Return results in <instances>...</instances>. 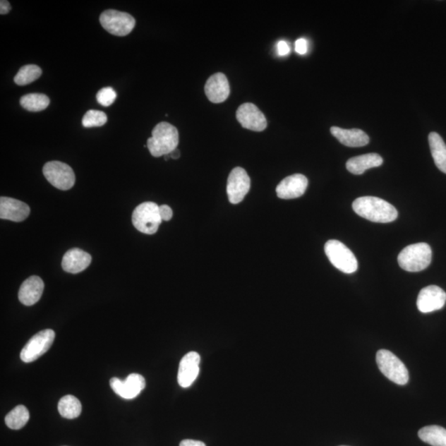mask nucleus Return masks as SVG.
I'll use <instances>...</instances> for the list:
<instances>
[{"label":"nucleus","mask_w":446,"mask_h":446,"mask_svg":"<svg viewBox=\"0 0 446 446\" xmlns=\"http://www.w3.org/2000/svg\"><path fill=\"white\" fill-rule=\"evenodd\" d=\"M352 207L358 216L373 222H392L395 221L399 215L394 206L377 197L358 198L354 201Z\"/></svg>","instance_id":"f257e3e1"},{"label":"nucleus","mask_w":446,"mask_h":446,"mask_svg":"<svg viewBox=\"0 0 446 446\" xmlns=\"http://www.w3.org/2000/svg\"><path fill=\"white\" fill-rule=\"evenodd\" d=\"M208 100L213 104H220L226 101L230 95V85L227 76L222 73H217L208 78L205 87Z\"/></svg>","instance_id":"dca6fc26"},{"label":"nucleus","mask_w":446,"mask_h":446,"mask_svg":"<svg viewBox=\"0 0 446 446\" xmlns=\"http://www.w3.org/2000/svg\"><path fill=\"white\" fill-rule=\"evenodd\" d=\"M110 386L115 394L124 399H133L145 389V380L143 375L132 374L127 379L122 380L119 378H112Z\"/></svg>","instance_id":"f8f14e48"},{"label":"nucleus","mask_w":446,"mask_h":446,"mask_svg":"<svg viewBox=\"0 0 446 446\" xmlns=\"http://www.w3.org/2000/svg\"><path fill=\"white\" fill-rule=\"evenodd\" d=\"M325 253L334 267L345 274L355 273L358 263L355 255L342 242L330 240L325 245Z\"/></svg>","instance_id":"39448f33"},{"label":"nucleus","mask_w":446,"mask_h":446,"mask_svg":"<svg viewBox=\"0 0 446 446\" xmlns=\"http://www.w3.org/2000/svg\"><path fill=\"white\" fill-rule=\"evenodd\" d=\"M200 354L191 351L186 354L179 363L178 382L179 386L186 389L191 387L200 374Z\"/></svg>","instance_id":"4468645a"},{"label":"nucleus","mask_w":446,"mask_h":446,"mask_svg":"<svg viewBox=\"0 0 446 446\" xmlns=\"http://www.w3.org/2000/svg\"><path fill=\"white\" fill-rule=\"evenodd\" d=\"M11 11V4H9L8 1H6V0H1V1H0V13L4 16V14H7Z\"/></svg>","instance_id":"72a5a7b5"},{"label":"nucleus","mask_w":446,"mask_h":446,"mask_svg":"<svg viewBox=\"0 0 446 446\" xmlns=\"http://www.w3.org/2000/svg\"><path fill=\"white\" fill-rule=\"evenodd\" d=\"M159 215H161L162 221L168 222L171 219L173 211L168 205L159 206Z\"/></svg>","instance_id":"7c9ffc66"},{"label":"nucleus","mask_w":446,"mask_h":446,"mask_svg":"<svg viewBox=\"0 0 446 446\" xmlns=\"http://www.w3.org/2000/svg\"><path fill=\"white\" fill-rule=\"evenodd\" d=\"M96 99L100 104L109 107L113 104L116 99H117V93L111 87H106V88L101 89L98 92Z\"/></svg>","instance_id":"c85d7f7f"},{"label":"nucleus","mask_w":446,"mask_h":446,"mask_svg":"<svg viewBox=\"0 0 446 446\" xmlns=\"http://www.w3.org/2000/svg\"><path fill=\"white\" fill-rule=\"evenodd\" d=\"M91 255L79 248L68 251L62 259V269L66 272L78 274L89 267Z\"/></svg>","instance_id":"6ab92c4d"},{"label":"nucleus","mask_w":446,"mask_h":446,"mask_svg":"<svg viewBox=\"0 0 446 446\" xmlns=\"http://www.w3.org/2000/svg\"><path fill=\"white\" fill-rule=\"evenodd\" d=\"M100 21L107 32L118 37L128 35L135 25V18L131 14L114 9L102 13Z\"/></svg>","instance_id":"0eeeda50"},{"label":"nucleus","mask_w":446,"mask_h":446,"mask_svg":"<svg viewBox=\"0 0 446 446\" xmlns=\"http://www.w3.org/2000/svg\"><path fill=\"white\" fill-rule=\"evenodd\" d=\"M446 293L435 285H430L421 290L416 305L421 313L438 311L445 306Z\"/></svg>","instance_id":"ddd939ff"},{"label":"nucleus","mask_w":446,"mask_h":446,"mask_svg":"<svg viewBox=\"0 0 446 446\" xmlns=\"http://www.w3.org/2000/svg\"><path fill=\"white\" fill-rule=\"evenodd\" d=\"M382 162H384V159H382L379 154H366L348 159L346 169L349 172L356 174V176H360V174L365 173L368 169L382 166Z\"/></svg>","instance_id":"412c9836"},{"label":"nucleus","mask_w":446,"mask_h":446,"mask_svg":"<svg viewBox=\"0 0 446 446\" xmlns=\"http://www.w3.org/2000/svg\"><path fill=\"white\" fill-rule=\"evenodd\" d=\"M430 246L428 244L421 242L405 247L400 252L397 261L402 270L409 272H419L428 268L431 263Z\"/></svg>","instance_id":"7ed1b4c3"},{"label":"nucleus","mask_w":446,"mask_h":446,"mask_svg":"<svg viewBox=\"0 0 446 446\" xmlns=\"http://www.w3.org/2000/svg\"><path fill=\"white\" fill-rule=\"evenodd\" d=\"M169 157L174 159H179V157H181V152H179L178 149H176L171 154H169Z\"/></svg>","instance_id":"f704fd0d"},{"label":"nucleus","mask_w":446,"mask_h":446,"mask_svg":"<svg viewBox=\"0 0 446 446\" xmlns=\"http://www.w3.org/2000/svg\"><path fill=\"white\" fill-rule=\"evenodd\" d=\"M30 414L25 406L18 405L6 416V424L12 430H20L28 423Z\"/></svg>","instance_id":"393cba45"},{"label":"nucleus","mask_w":446,"mask_h":446,"mask_svg":"<svg viewBox=\"0 0 446 446\" xmlns=\"http://www.w3.org/2000/svg\"><path fill=\"white\" fill-rule=\"evenodd\" d=\"M419 438L433 446H446V430L439 426H428L421 428Z\"/></svg>","instance_id":"5701e85b"},{"label":"nucleus","mask_w":446,"mask_h":446,"mask_svg":"<svg viewBox=\"0 0 446 446\" xmlns=\"http://www.w3.org/2000/svg\"><path fill=\"white\" fill-rule=\"evenodd\" d=\"M20 104L28 111L41 112L49 106L50 100L46 95L28 94L22 97Z\"/></svg>","instance_id":"a878e982"},{"label":"nucleus","mask_w":446,"mask_h":446,"mask_svg":"<svg viewBox=\"0 0 446 446\" xmlns=\"http://www.w3.org/2000/svg\"><path fill=\"white\" fill-rule=\"evenodd\" d=\"M44 291V283L38 276H31L22 284L18 291V299L23 305L32 306L40 301Z\"/></svg>","instance_id":"a211bd4d"},{"label":"nucleus","mask_w":446,"mask_h":446,"mask_svg":"<svg viewBox=\"0 0 446 446\" xmlns=\"http://www.w3.org/2000/svg\"><path fill=\"white\" fill-rule=\"evenodd\" d=\"M236 119L246 129L263 132L267 127V120L258 107L251 103L241 104L236 111Z\"/></svg>","instance_id":"9b49d317"},{"label":"nucleus","mask_w":446,"mask_h":446,"mask_svg":"<svg viewBox=\"0 0 446 446\" xmlns=\"http://www.w3.org/2000/svg\"><path fill=\"white\" fill-rule=\"evenodd\" d=\"M43 174L52 186L61 191H69L75 186L76 176L72 168L61 162L46 163Z\"/></svg>","instance_id":"1a4fd4ad"},{"label":"nucleus","mask_w":446,"mask_h":446,"mask_svg":"<svg viewBox=\"0 0 446 446\" xmlns=\"http://www.w3.org/2000/svg\"><path fill=\"white\" fill-rule=\"evenodd\" d=\"M428 140L435 166L440 171L446 174V145L443 139L438 133H430Z\"/></svg>","instance_id":"4be33fe9"},{"label":"nucleus","mask_w":446,"mask_h":446,"mask_svg":"<svg viewBox=\"0 0 446 446\" xmlns=\"http://www.w3.org/2000/svg\"><path fill=\"white\" fill-rule=\"evenodd\" d=\"M295 51L299 55H305L308 52V42L304 38H299L295 42Z\"/></svg>","instance_id":"c756f323"},{"label":"nucleus","mask_w":446,"mask_h":446,"mask_svg":"<svg viewBox=\"0 0 446 446\" xmlns=\"http://www.w3.org/2000/svg\"><path fill=\"white\" fill-rule=\"evenodd\" d=\"M159 207L152 202H145L135 207L132 217L135 229L144 234H156L162 222Z\"/></svg>","instance_id":"20e7f679"},{"label":"nucleus","mask_w":446,"mask_h":446,"mask_svg":"<svg viewBox=\"0 0 446 446\" xmlns=\"http://www.w3.org/2000/svg\"><path fill=\"white\" fill-rule=\"evenodd\" d=\"M278 53L280 56H284L289 55L290 52V47L288 43L284 41H280L278 43Z\"/></svg>","instance_id":"2f4dec72"},{"label":"nucleus","mask_w":446,"mask_h":446,"mask_svg":"<svg viewBox=\"0 0 446 446\" xmlns=\"http://www.w3.org/2000/svg\"><path fill=\"white\" fill-rule=\"evenodd\" d=\"M30 215V207L25 203L16 198H0V217L13 222H23Z\"/></svg>","instance_id":"f3484780"},{"label":"nucleus","mask_w":446,"mask_h":446,"mask_svg":"<svg viewBox=\"0 0 446 446\" xmlns=\"http://www.w3.org/2000/svg\"><path fill=\"white\" fill-rule=\"evenodd\" d=\"M178 144L177 128L169 123L162 122L152 130V135L148 138L147 147L152 157H161L177 149Z\"/></svg>","instance_id":"f03ea898"},{"label":"nucleus","mask_w":446,"mask_h":446,"mask_svg":"<svg viewBox=\"0 0 446 446\" xmlns=\"http://www.w3.org/2000/svg\"><path fill=\"white\" fill-rule=\"evenodd\" d=\"M107 121H108V118L104 112L89 110L82 119V125L85 128L102 127L107 123Z\"/></svg>","instance_id":"cd10ccee"},{"label":"nucleus","mask_w":446,"mask_h":446,"mask_svg":"<svg viewBox=\"0 0 446 446\" xmlns=\"http://www.w3.org/2000/svg\"><path fill=\"white\" fill-rule=\"evenodd\" d=\"M58 411L62 418L74 419L78 418L81 414L82 406L77 397L73 395H66L61 397L58 404Z\"/></svg>","instance_id":"b1692460"},{"label":"nucleus","mask_w":446,"mask_h":446,"mask_svg":"<svg viewBox=\"0 0 446 446\" xmlns=\"http://www.w3.org/2000/svg\"><path fill=\"white\" fill-rule=\"evenodd\" d=\"M377 365L382 374L399 385H405L409 380V373L404 363L390 351L380 350L376 355Z\"/></svg>","instance_id":"423d86ee"},{"label":"nucleus","mask_w":446,"mask_h":446,"mask_svg":"<svg viewBox=\"0 0 446 446\" xmlns=\"http://www.w3.org/2000/svg\"><path fill=\"white\" fill-rule=\"evenodd\" d=\"M56 333L52 329L43 330L28 341L23 348L20 358L24 363H31L37 360L49 350L54 342Z\"/></svg>","instance_id":"6e6552de"},{"label":"nucleus","mask_w":446,"mask_h":446,"mask_svg":"<svg viewBox=\"0 0 446 446\" xmlns=\"http://www.w3.org/2000/svg\"><path fill=\"white\" fill-rule=\"evenodd\" d=\"M42 69L36 65H27L21 67L18 74L14 77V82L18 85L23 86L32 83L40 78Z\"/></svg>","instance_id":"bb28decb"},{"label":"nucleus","mask_w":446,"mask_h":446,"mask_svg":"<svg viewBox=\"0 0 446 446\" xmlns=\"http://www.w3.org/2000/svg\"><path fill=\"white\" fill-rule=\"evenodd\" d=\"M251 188V179L243 168L232 169L227 179V193L232 205L244 200Z\"/></svg>","instance_id":"9d476101"},{"label":"nucleus","mask_w":446,"mask_h":446,"mask_svg":"<svg viewBox=\"0 0 446 446\" xmlns=\"http://www.w3.org/2000/svg\"><path fill=\"white\" fill-rule=\"evenodd\" d=\"M179 446H206L202 441L195 440H183Z\"/></svg>","instance_id":"473e14b6"},{"label":"nucleus","mask_w":446,"mask_h":446,"mask_svg":"<svg viewBox=\"0 0 446 446\" xmlns=\"http://www.w3.org/2000/svg\"><path fill=\"white\" fill-rule=\"evenodd\" d=\"M331 133L342 144L349 147H365L370 143L368 135L361 129H343L332 127Z\"/></svg>","instance_id":"aec40b11"},{"label":"nucleus","mask_w":446,"mask_h":446,"mask_svg":"<svg viewBox=\"0 0 446 446\" xmlns=\"http://www.w3.org/2000/svg\"><path fill=\"white\" fill-rule=\"evenodd\" d=\"M308 186V181L301 174H295L286 177L276 188V193L282 200H293L304 195Z\"/></svg>","instance_id":"2eb2a0df"}]
</instances>
